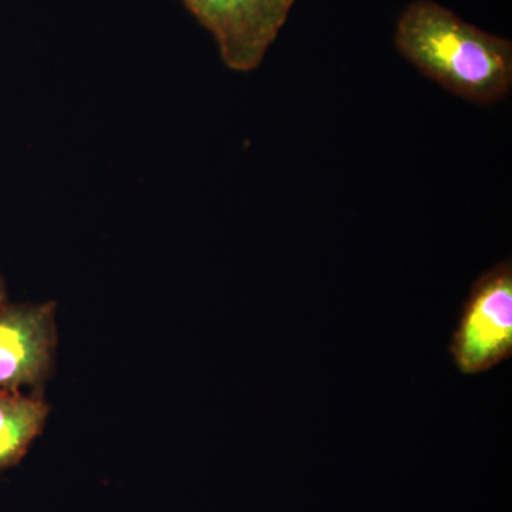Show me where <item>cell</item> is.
<instances>
[{
	"label": "cell",
	"instance_id": "1",
	"mask_svg": "<svg viewBox=\"0 0 512 512\" xmlns=\"http://www.w3.org/2000/svg\"><path fill=\"white\" fill-rule=\"evenodd\" d=\"M404 59L447 92L477 104L504 100L512 86V43L458 18L434 0H414L397 20Z\"/></svg>",
	"mask_w": 512,
	"mask_h": 512
},
{
	"label": "cell",
	"instance_id": "2",
	"mask_svg": "<svg viewBox=\"0 0 512 512\" xmlns=\"http://www.w3.org/2000/svg\"><path fill=\"white\" fill-rule=\"evenodd\" d=\"M450 355L458 372L477 376L512 355V264L500 262L471 286Z\"/></svg>",
	"mask_w": 512,
	"mask_h": 512
},
{
	"label": "cell",
	"instance_id": "3",
	"mask_svg": "<svg viewBox=\"0 0 512 512\" xmlns=\"http://www.w3.org/2000/svg\"><path fill=\"white\" fill-rule=\"evenodd\" d=\"M296 0H183L211 33L221 60L235 73H251L288 22Z\"/></svg>",
	"mask_w": 512,
	"mask_h": 512
},
{
	"label": "cell",
	"instance_id": "4",
	"mask_svg": "<svg viewBox=\"0 0 512 512\" xmlns=\"http://www.w3.org/2000/svg\"><path fill=\"white\" fill-rule=\"evenodd\" d=\"M56 345L55 306H0V390L40 382Z\"/></svg>",
	"mask_w": 512,
	"mask_h": 512
},
{
	"label": "cell",
	"instance_id": "5",
	"mask_svg": "<svg viewBox=\"0 0 512 512\" xmlns=\"http://www.w3.org/2000/svg\"><path fill=\"white\" fill-rule=\"evenodd\" d=\"M49 407L19 390H0V474L16 466L45 426Z\"/></svg>",
	"mask_w": 512,
	"mask_h": 512
},
{
	"label": "cell",
	"instance_id": "6",
	"mask_svg": "<svg viewBox=\"0 0 512 512\" xmlns=\"http://www.w3.org/2000/svg\"><path fill=\"white\" fill-rule=\"evenodd\" d=\"M5 305V285H3L2 278H0V306Z\"/></svg>",
	"mask_w": 512,
	"mask_h": 512
}]
</instances>
